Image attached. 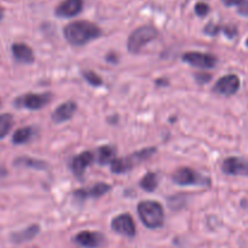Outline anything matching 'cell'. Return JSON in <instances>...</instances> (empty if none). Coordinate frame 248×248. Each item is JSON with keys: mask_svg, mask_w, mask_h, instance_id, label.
<instances>
[{"mask_svg": "<svg viewBox=\"0 0 248 248\" xmlns=\"http://www.w3.org/2000/svg\"><path fill=\"white\" fill-rule=\"evenodd\" d=\"M223 4H225L227 6H234V5H241L242 2L246 1V0H222Z\"/></svg>", "mask_w": 248, "mask_h": 248, "instance_id": "83f0119b", "label": "cell"}, {"mask_svg": "<svg viewBox=\"0 0 248 248\" xmlns=\"http://www.w3.org/2000/svg\"><path fill=\"white\" fill-rule=\"evenodd\" d=\"M74 241L77 242L79 246L85 248H98L103 246L104 242H106V237H104L101 232L85 230V232H79V234L74 237Z\"/></svg>", "mask_w": 248, "mask_h": 248, "instance_id": "52a82bcc", "label": "cell"}, {"mask_svg": "<svg viewBox=\"0 0 248 248\" xmlns=\"http://www.w3.org/2000/svg\"><path fill=\"white\" fill-rule=\"evenodd\" d=\"M157 183H159V181H157L156 174L153 173V172H149V173L145 174L144 178L140 181V186H142L144 190L153 191L156 189Z\"/></svg>", "mask_w": 248, "mask_h": 248, "instance_id": "44dd1931", "label": "cell"}, {"mask_svg": "<svg viewBox=\"0 0 248 248\" xmlns=\"http://www.w3.org/2000/svg\"><path fill=\"white\" fill-rule=\"evenodd\" d=\"M51 99H52L51 93H28L17 98L15 103L17 107H23V108L31 109V110H36V109H41L46 104L50 103Z\"/></svg>", "mask_w": 248, "mask_h": 248, "instance_id": "5b68a950", "label": "cell"}, {"mask_svg": "<svg viewBox=\"0 0 248 248\" xmlns=\"http://www.w3.org/2000/svg\"><path fill=\"white\" fill-rule=\"evenodd\" d=\"M172 179L178 186H203V184H210V179L200 176L198 172L189 169V167H182V169L177 170L173 176H172Z\"/></svg>", "mask_w": 248, "mask_h": 248, "instance_id": "277c9868", "label": "cell"}, {"mask_svg": "<svg viewBox=\"0 0 248 248\" xmlns=\"http://www.w3.org/2000/svg\"><path fill=\"white\" fill-rule=\"evenodd\" d=\"M84 6L82 0H64L61 2L56 9V15L58 17H74L78 14H80Z\"/></svg>", "mask_w": 248, "mask_h": 248, "instance_id": "8fae6325", "label": "cell"}, {"mask_svg": "<svg viewBox=\"0 0 248 248\" xmlns=\"http://www.w3.org/2000/svg\"><path fill=\"white\" fill-rule=\"evenodd\" d=\"M220 31V27L219 26H216V24H208L207 27L205 28V33L210 34V35H216L218 34V31Z\"/></svg>", "mask_w": 248, "mask_h": 248, "instance_id": "484cf974", "label": "cell"}, {"mask_svg": "<svg viewBox=\"0 0 248 248\" xmlns=\"http://www.w3.org/2000/svg\"><path fill=\"white\" fill-rule=\"evenodd\" d=\"M195 12L198 16L203 17L210 12V6H208L206 2H198V4L195 5Z\"/></svg>", "mask_w": 248, "mask_h": 248, "instance_id": "cb8c5ba5", "label": "cell"}, {"mask_svg": "<svg viewBox=\"0 0 248 248\" xmlns=\"http://www.w3.org/2000/svg\"><path fill=\"white\" fill-rule=\"evenodd\" d=\"M111 228L118 234L132 237L136 234V225L130 215H120L111 222Z\"/></svg>", "mask_w": 248, "mask_h": 248, "instance_id": "30bf717a", "label": "cell"}, {"mask_svg": "<svg viewBox=\"0 0 248 248\" xmlns=\"http://www.w3.org/2000/svg\"><path fill=\"white\" fill-rule=\"evenodd\" d=\"M84 78L86 79V81L89 82L92 86H99L102 85V79L99 75H97L94 72H91V70H87V72H84Z\"/></svg>", "mask_w": 248, "mask_h": 248, "instance_id": "603a6c76", "label": "cell"}, {"mask_svg": "<svg viewBox=\"0 0 248 248\" xmlns=\"http://www.w3.org/2000/svg\"><path fill=\"white\" fill-rule=\"evenodd\" d=\"M138 216L143 224L150 229H157L164 224V210L156 201H142L138 205Z\"/></svg>", "mask_w": 248, "mask_h": 248, "instance_id": "7a4b0ae2", "label": "cell"}, {"mask_svg": "<svg viewBox=\"0 0 248 248\" xmlns=\"http://www.w3.org/2000/svg\"><path fill=\"white\" fill-rule=\"evenodd\" d=\"M75 110H77V104H75L74 102H65V103L61 104V106L53 111L52 120L57 124L64 123V121L73 118Z\"/></svg>", "mask_w": 248, "mask_h": 248, "instance_id": "4fadbf2b", "label": "cell"}, {"mask_svg": "<svg viewBox=\"0 0 248 248\" xmlns=\"http://www.w3.org/2000/svg\"><path fill=\"white\" fill-rule=\"evenodd\" d=\"M110 190V186L106 183H98L89 189H79L74 191V196L78 200H86L89 198H99Z\"/></svg>", "mask_w": 248, "mask_h": 248, "instance_id": "7c38bea8", "label": "cell"}, {"mask_svg": "<svg viewBox=\"0 0 248 248\" xmlns=\"http://www.w3.org/2000/svg\"><path fill=\"white\" fill-rule=\"evenodd\" d=\"M154 153H155L154 148H149V149H144V150H142V152L136 153L135 157H137V159H140V160H144V159H148V157L152 156Z\"/></svg>", "mask_w": 248, "mask_h": 248, "instance_id": "d4e9b609", "label": "cell"}, {"mask_svg": "<svg viewBox=\"0 0 248 248\" xmlns=\"http://www.w3.org/2000/svg\"><path fill=\"white\" fill-rule=\"evenodd\" d=\"M16 165L33 167V169H36V170H45L46 167H47L46 162L39 161V160H35V159H29V157H19V159L16 160Z\"/></svg>", "mask_w": 248, "mask_h": 248, "instance_id": "7402d4cb", "label": "cell"}, {"mask_svg": "<svg viewBox=\"0 0 248 248\" xmlns=\"http://www.w3.org/2000/svg\"><path fill=\"white\" fill-rule=\"evenodd\" d=\"M93 161V155L90 152H84L80 155L75 156L72 161V170L75 176L80 177L85 172V170Z\"/></svg>", "mask_w": 248, "mask_h": 248, "instance_id": "5bb4252c", "label": "cell"}, {"mask_svg": "<svg viewBox=\"0 0 248 248\" xmlns=\"http://www.w3.org/2000/svg\"><path fill=\"white\" fill-rule=\"evenodd\" d=\"M211 78H212V77H211V75H208V74H196V79H198L200 82L210 81Z\"/></svg>", "mask_w": 248, "mask_h": 248, "instance_id": "f1b7e54d", "label": "cell"}, {"mask_svg": "<svg viewBox=\"0 0 248 248\" xmlns=\"http://www.w3.org/2000/svg\"><path fill=\"white\" fill-rule=\"evenodd\" d=\"M240 89V79L234 74L225 75L218 80L215 85V92L224 96H232Z\"/></svg>", "mask_w": 248, "mask_h": 248, "instance_id": "ba28073f", "label": "cell"}, {"mask_svg": "<svg viewBox=\"0 0 248 248\" xmlns=\"http://www.w3.org/2000/svg\"><path fill=\"white\" fill-rule=\"evenodd\" d=\"M39 227L38 225H31V227L26 228V229L21 230V232H14L11 235V240L15 244H23V242L29 241V240L34 239L38 235Z\"/></svg>", "mask_w": 248, "mask_h": 248, "instance_id": "2e32d148", "label": "cell"}, {"mask_svg": "<svg viewBox=\"0 0 248 248\" xmlns=\"http://www.w3.org/2000/svg\"><path fill=\"white\" fill-rule=\"evenodd\" d=\"M182 58H183L184 62L200 68H213L217 63V58L210 53L186 52L184 53Z\"/></svg>", "mask_w": 248, "mask_h": 248, "instance_id": "9c48e42d", "label": "cell"}, {"mask_svg": "<svg viewBox=\"0 0 248 248\" xmlns=\"http://www.w3.org/2000/svg\"><path fill=\"white\" fill-rule=\"evenodd\" d=\"M102 34L96 24L87 21L72 22L64 28V36L68 43L74 46H82Z\"/></svg>", "mask_w": 248, "mask_h": 248, "instance_id": "6da1fadb", "label": "cell"}, {"mask_svg": "<svg viewBox=\"0 0 248 248\" xmlns=\"http://www.w3.org/2000/svg\"><path fill=\"white\" fill-rule=\"evenodd\" d=\"M111 165V171L114 173H125V172L130 171L133 166V161L131 157H121V159H114L113 161L110 162Z\"/></svg>", "mask_w": 248, "mask_h": 248, "instance_id": "e0dca14e", "label": "cell"}, {"mask_svg": "<svg viewBox=\"0 0 248 248\" xmlns=\"http://www.w3.org/2000/svg\"><path fill=\"white\" fill-rule=\"evenodd\" d=\"M2 17H4V10H2V7L0 6V21L2 19Z\"/></svg>", "mask_w": 248, "mask_h": 248, "instance_id": "f546056e", "label": "cell"}, {"mask_svg": "<svg viewBox=\"0 0 248 248\" xmlns=\"http://www.w3.org/2000/svg\"><path fill=\"white\" fill-rule=\"evenodd\" d=\"M0 103H1V101H0Z\"/></svg>", "mask_w": 248, "mask_h": 248, "instance_id": "1f68e13d", "label": "cell"}, {"mask_svg": "<svg viewBox=\"0 0 248 248\" xmlns=\"http://www.w3.org/2000/svg\"><path fill=\"white\" fill-rule=\"evenodd\" d=\"M246 44H247V46H248V39H247V41H246Z\"/></svg>", "mask_w": 248, "mask_h": 248, "instance_id": "4dcf8cb0", "label": "cell"}, {"mask_svg": "<svg viewBox=\"0 0 248 248\" xmlns=\"http://www.w3.org/2000/svg\"><path fill=\"white\" fill-rule=\"evenodd\" d=\"M157 36V31L152 26H143L136 29L127 40L128 51L138 53L148 43L154 40Z\"/></svg>", "mask_w": 248, "mask_h": 248, "instance_id": "3957f363", "label": "cell"}, {"mask_svg": "<svg viewBox=\"0 0 248 248\" xmlns=\"http://www.w3.org/2000/svg\"><path fill=\"white\" fill-rule=\"evenodd\" d=\"M239 14L244 15V16H248V1H244L240 5Z\"/></svg>", "mask_w": 248, "mask_h": 248, "instance_id": "4316f807", "label": "cell"}, {"mask_svg": "<svg viewBox=\"0 0 248 248\" xmlns=\"http://www.w3.org/2000/svg\"><path fill=\"white\" fill-rule=\"evenodd\" d=\"M114 154H115V150L110 145H104L98 149V162L101 165H106L108 162L113 161Z\"/></svg>", "mask_w": 248, "mask_h": 248, "instance_id": "d6986e66", "label": "cell"}, {"mask_svg": "<svg viewBox=\"0 0 248 248\" xmlns=\"http://www.w3.org/2000/svg\"><path fill=\"white\" fill-rule=\"evenodd\" d=\"M31 135H33V130L31 127L19 128V130L15 132L14 137H12V142L15 144H23V143L28 142L31 140Z\"/></svg>", "mask_w": 248, "mask_h": 248, "instance_id": "ffe728a7", "label": "cell"}, {"mask_svg": "<svg viewBox=\"0 0 248 248\" xmlns=\"http://www.w3.org/2000/svg\"><path fill=\"white\" fill-rule=\"evenodd\" d=\"M12 53H14L15 58L22 63H31L34 61L33 51L26 44H14Z\"/></svg>", "mask_w": 248, "mask_h": 248, "instance_id": "9a60e30c", "label": "cell"}, {"mask_svg": "<svg viewBox=\"0 0 248 248\" xmlns=\"http://www.w3.org/2000/svg\"><path fill=\"white\" fill-rule=\"evenodd\" d=\"M14 125V118L11 114H1L0 115V140L6 137Z\"/></svg>", "mask_w": 248, "mask_h": 248, "instance_id": "ac0fdd59", "label": "cell"}, {"mask_svg": "<svg viewBox=\"0 0 248 248\" xmlns=\"http://www.w3.org/2000/svg\"><path fill=\"white\" fill-rule=\"evenodd\" d=\"M222 170L230 176H248V161L242 157H228L223 162Z\"/></svg>", "mask_w": 248, "mask_h": 248, "instance_id": "8992f818", "label": "cell"}]
</instances>
